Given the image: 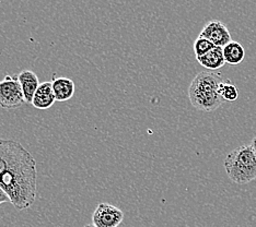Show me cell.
I'll list each match as a JSON object with an SVG mask.
<instances>
[{
  "mask_svg": "<svg viewBox=\"0 0 256 227\" xmlns=\"http://www.w3.org/2000/svg\"><path fill=\"white\" fill-rule=\"evenodd\" d=\"M19 82L21 84L23 95H24V102L26 104H32L34 94L40 86V81L36 73H34L32 70H22L18 74Z\"/></svg>",
  "mask_w": 256,
  "mask_h": 227,
  "instance_id": "8",
  "label": "cell"
},
{
  "mask_svg": "<svg viewBox=\"0 0 256 227\" xmlns=\"http://www.w3.org/2000/svg\"><path fill=\"white\" fill-rule=\"evenodd\" d=\"M56 102V97L53 91V85L50 81L40 83L38 89L34 94L32 105L38 109H48Z\"/></svg>",
  "mask_w": 256,
  "mask_h": 227,
  "instance_id": "9",
  "label": "cell"
},
{
  "mask_svg": "<svg viewBox=\"0 0 256 227\" xmlns=\"http://www.w3.org/2000/svg\"><path fill=\"white\" fill-rule=\"evenodd\" d=\"M219 93L220 96L222 97V100L229 101V102H234L238 98V91L234 84H232L229 81H224L222 83L220 84L219 87Z\"/></svg>",
  "mask_w": 256,
  "mask_h": 227,
  "instance_id": "13",
  "label": "cell"
},
{
  "mask_svg": "<svg viewBox=\"0 0 256 227\" xmlns=\"http://www.w3.org/2000/svg\"><path fill=\"white\" fill-rule=\"evenodd\" d=\"M222 50L226 63H230V65H240L246 57V50L243 46L234 40H231L229 44H226Z\"/></svg>",
  "mask_w": 256,
  "mask_h": 227,
  "instance_id": "12",
  "label": "cell"
},
{
  "mask_svg": "<svg viewBox=\"0 0 256 227\" xmlns=\"http://www.w3.org/2000/svg\"><path fill=\"white\" fill-rule=\"evenodd\" d=\"M251 145H252V148H253V150H254V153H255V156H256V137L253 138Z\"/></svg>",
  "mask_w": 256,
  "mask_h": 227,
  "instance_id": "16",
  "label": "cell"
},
{
  "mask_svg": "<svg viewBox=\"0 0 256 227\" xmlns=\"http://www.w3.org/2000/svg\"><path fill=\"white\" fill-rule=\"evenodd\" d=\"M4 202H10L9 197L6 195V192L2 188H0V205H2Z\"/></svg>",
  "mask_w": 256,
  "mask_h": 227,
  "instance_id": "15",
  "label": "cell"
},
{
  "mask_svg": "<svg viewBox=\"0 0 256 227\" xmlns=\"http://www.w3.org/2000/svg\"><path fill=\"white\" fill-rule=\"evenodd\" d=\"M224 81L221 74L214 71H202L192 81L188 87L190 104L200 112L212 113L222 105L219 87Z\"/></svg>",
  "mask_w": 256,
  "mask_h": 227,
  "instance_id": "2",
  "label": "cell"
},
{
  "mask_svg": "<svg viewBox=\"0 0 256 227\" xmlns=\"http://www.w3.org/2000/svg\"><path fill=\"white\" fill-rule=\"evenodd\" d=\"M200 36L208 39L217 47H224L226 44L231 42V35L226 26L224 23L218 20H212L208 22L207 24L204 26Z\"/></svg>",
  "mask_w": 256,
  "mask_h": 227,
  "instance_id": "7",
  "label": "cell"
},
{
  "mask_svg": "<svg viewBox=\"0 0 256 227\" xmlns=\"http://www.w3.org/2000/svg\"><path fill=\"white\" fill-rule=\"evenodd\" d=\"M24 102V95L18 75L7 74L0 81V107L14 109L20 107Z\"/></svg>",
  "mask_w": 256,
  "mask_h": 227,
  "instance_id": "4",
  "label": "cell"
},
{
  "mask_svg": "<svg viewBox=\"0 0 256 227\" xmlns=\"http://www.w3.org/2000/svg\"><path fill=\"white\" fill-rule=\"evenodd\" d=\"M53 91L57 102H66L72 98L76 86L74 82L69 78H57L52 81Z\"/></svg>",
  "mask_w": 256,
  "mask_h": 227,
  "instance_id": "10",
  "label": "cell"
},
{
  "mask_svg": "<svg viewBox=\"0 0 256 227\" xmlns=\"http://www.w3.org/2000/svg\"><path fill=\"white\" fill-rule=\"evenodd\" d=\"M214 47V45L212 42H209L208 39L202 36H198L194 42V52L196 55V58L206 55L207 52L210 51Z\"/></svg>",
  "mask_w": 256,
  "mask_h": 227,
  "instance_id": "14",
  "label": "cell"
},
{
  "mask_svg": "<svg viewBox=\"0 0 256 227\" xmlns=\"http://www.w3.org/2000/svg\"><path fill=\"white\" fill-rule=\"evenodd\" d=\"M196 59L208 71H214V70L222 68L226 63L222 47H217V46H214L206 55L196 58Z\"/></svg>",
  "mask_w": 256,
  "mask_h": 227,
  "instance_id": "11",
  "label": "cell"
},
{
  "mask_svg": "<svg viewBox=\"0 0 256 227\" xmlns=\"http://www.w3.org/2000/svg\"><path fill=\"white\" fill-rule=\"evenodd\" d=\"M36 161L30 153L0 177V188L12 206L22 211L33 206L36 199Z\"/></svg>",
  "mask_w": 256,
  "mask_h": 227,
  "instance_id": "1",
  "label": "cell"
},
{
  "mask_svg": "<svg viewBox=\"0 0 256 227\" xmlns=\"http://www.w3.org/2000/svg\"><path fill=\"white\" fill-rule=\"evenodd\" d=\"M123 220V211L106 202L98 203L92 215V224L96 227H118Z\"/></svg>",
  "mask_w": 256,
  "mask_h": 227,
  "instance_id": "6",
  "label": "cell"
},
{
  "mask_svg": "<svg viewBox=\"0 0 256 227\" xmlns=\"http://www.w3.org/2000/svg\"><path fill=\"white\" fill-rule=\"evenodd\" d=\"M224 170L234 184L244 185L256 179V156L252 145H241L226 157Z\"/></svg>",
  "mask_w": 256,
  "mask_h": 227,
  "instance_id": "3",
  "label": "cell"
},
{
  "mask_svg": "<svg viewBox=\"0 0 256 227\" xmlns=\"http://www.w3.org/2000/svg\"><path fill=\"white\" fill-rule=\"evenodd\" d=\"M28 154L30 152L20 142L0 138V177Z\"/></svg>",
  "mask_w": 256,
  "mask_h": 227,
  "instance_id": "5",
  "label": "cell"
},
{
  "mask_svg": "<svg viewBox=\"0 0 256 227\" xmlns=\"http://www.w3.org/2000/svg\"><path fill=\"white\" fill-rule=\"evenodd\" d=\"M84 227H96V226L93 225V224H88V225H86Z\"/></svg>",
  "mask_w": 256,
  "mask_h": 227,
  "instance_id": "17",
  "label": "cell"
}]
</instances>
